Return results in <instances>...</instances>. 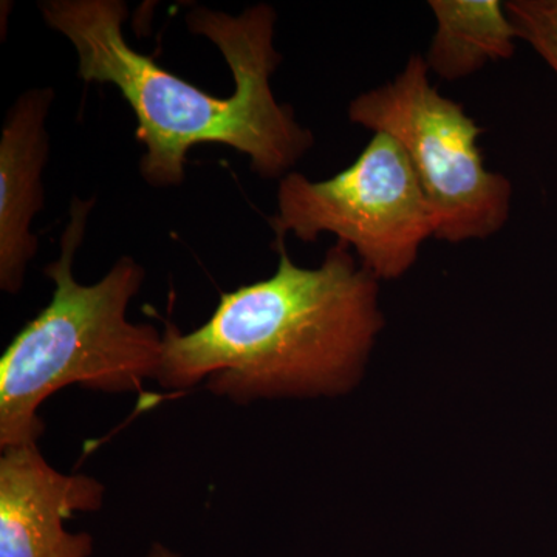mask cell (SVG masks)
Instances as JSON below:
<instances>
[{
	"label": "cell",
	"mask_w": 557,
	"mask_h": 557,
	"mask_svg": "<svg viewBox=\"0 0 557 557\" xmlns=\"http://www.w3.org/2000/svg\"><path fill=\"white\" fill-rule=\"evenodd\" d=\"M94 200L73 199L61 255L44 274L54 284L49 306L14 336L0 359V449L38 445L39 408L61 388L132 394L159 380L163 333L127 319L145 269L123 256L101 281L79 284L73 260Z\"/></svg>",
	"instance_id": "cell-3"
},
{
	"label": "cell",
	"mask_w": 557,
	"mask_h": 557,
	"mask_svg": "<svg viewBox=\"0 0 557 557\" xmlns=\"http://www.w3.org/2000/svg\"><path fill=\"white\" fill-rule=\"evenodd\" d=\"M54 91L22 94L7 112L0 138V288L17 295L25 271L38 251L32 233L44 208L42 172L49 159L46 123Z\"/></svg>",
	"instance_id": "cell-7"
},
{
	"label": "cell",
	"mask_w": 557,
	"mask_h": 557,
	"mask_svg": "<svg viewBox=\"0 0 557 557\" xmlns=\"http://www.w3.org/2000/svg\"><path fill=\"white\" fill-rule=\"evenodd\" d=\"M145 557H180L178 555H175L172 549L164 547V545L161 544H153L152 547H150L148 555Z\"/></svg>",
	"instance_id": "cell-10"
},
{
	"label": "cell",
	"mask_w": 557,
	"mask_h": 557,
	"mask_svg": "<svg viewBox=\"0 0 557 557\" xmlns=\"http://www.w3.org/2000/svg\"><path fill=\"white\" fill-rule=\"evenodd\" d=\"M429 73L423 54H412L394 79L355 98L348 119L405 149L434 218V239L485 240L507 225L511 182L487 170L485 131L440 94Z\"/></svg>",
	"instance_id": "cell-4"
},
{
	"label": "cell",
	"mask_w": 557,
	"mask_h": 557,
	"mask_svg": "<svg viewBox=\"0 0 557 557\" xmlns=\"http://www.w3.org/2000/svg\"><path fill=\"white\" fill-rule=\"evenodd\" d=\"M104 494L97 479L57 471L38 445L2 449L0 557H90L94 537L70 533L64 522L100 509Z\"/></svg>",
	"instance_id": "cell-6"
},
{
	"label": "cell",
	"mask_w": 557,
	"mask_h": 557,
	"mask_svg": "<svg viewBox=\"0 0 557 557\" xmlns=\"http://www.w3.org/2000/svg\"><path fill=\"white\" fill-rule=\"evenodd\" d=\"M434 38L424 62L438 78H468L516 53L519 32L500 0H431Z\"/></svg>",
	"instance_id": "cell-8"
},
{
	"label": "cell",
	"mask_w": 557,
	"mask_h": 557,
	"mask_svg": "<svg viewBox=\"0 0 557 557\" xmlns=\"http://www.w3.org/2000/svg\"><path fill=\"white\" fill-rule=\"evenodd\" d=\"M509 17L525 40L557 75V0H508Z\"/></svg>",
	"instance_id": "cell-9"
},
{
	"label": "cell",
	"mask_w": 557,
	"mask_h": 557,
	"mask_svg": "<svg viewBox=\"0 0 557 557\" xmlns=\"http://www.w3.org/2000/svg\"><path fill=\"white\" fill-rule=\"evenodd\" d=\"M274 242H314L335 234L376 278L392 281L412 269L435 225L416 171L397 139L373 134L358 159L333 177L289 172L271 215Z\"/></svg>",
	"instance_id": "cell-5"
},
{
	"label": "cell",
	"mask_w": 557,
	"mask_h": 557,
	"mask_svg": "<svg viewBox=\"0 0 557 557\" xmlns=\"http://www.w3.org/2000/svg\"><path fill=\"white\" fill-rule=\"evenodd\" d=\"M39 10L75 47L79 78L112 84L134 110L137 138L146 146L139 170L149 185H180L194 146H228L249 157L252 171L278 180L313 148V134L271 89L282 60L273 46V7H249L239 16L196 7L186 16L189 30L215 44L233 73L234 91L226 98L132 49L124 38L127 7L121 0H47Z\"/></svg>",
	"instance_id": "cell-1"
},
{
	"label": "cell",
	"mask_w": 557,
	"mask_h": 557,
	"mask_svg": "<svg viewBox=\"0 0 557 557\" xmlns=\"http://www.w3.org/2000/svg\"><path fill=\"white\" fill-rule=\"evenodd\" d=\"M276 273L223 293L201 327L166 324L159 383L185 391L200 383L234 405L260 398L338 395L357 383L383 329L379 278L336 242L318 269L274 242Z\"/></svg>",
	"instance_id": "cell-2"
}]
</instances>
